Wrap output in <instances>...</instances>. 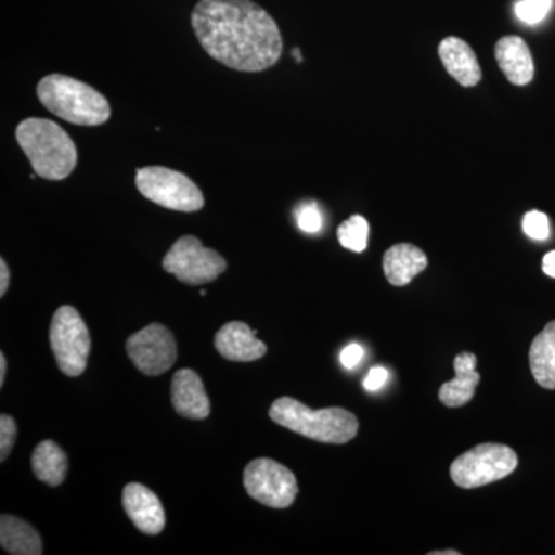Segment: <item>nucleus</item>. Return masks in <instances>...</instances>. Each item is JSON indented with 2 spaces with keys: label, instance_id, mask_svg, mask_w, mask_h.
I'll return each instance as SVG.
<instances>
[{
  "label": "nucleus",
  "instance_id": "nucleus-6",
  "mask_svg": "<svg viewBox=\"0 0 555 555\" xmlns=\"http://www.w3.org/2000/svg\"><path fill=\"white\" fill-rule=\"evenodd\" d=\"M51 350L62 374L79 377L86 372L91 350L89 327L72 306H62L54 312L50 327Z\"/></svg>",
  "mask_w": 555,
  "mask_h": 555
},
{
  "label": "nucleus",
  "instance_id": "nucleus-29",
  "mask_svg": "<svg viewBox=\"0 0 555 555\" xmlns=\"http://www.w3.org/2000/svg\"><path fill=\"white\" fill-rule=\"evenodd\" d=\"M542 268L543 272H545L547 276L555 278V250L545 255Z\"/></svg>",
  "mask_w": 555,
  "mask_h": 555
},
{
  "label": "nucleus",
  "instance_id": "nucleus-2",
  "mask_svg": "<svg viewBox=\"0 0 555 555\" xmlns=\"http://www.w3.org/2000/svg\"><path fill=\"white\" fill-rule=\"evenodd\" d=\"M16 141L40 178L62 181L76 169L78 149L67 131L53 120H22L16 127Z\"/></svg>",
  "mask_w": 555,
  "mask_h": 555
},
{
  "label": "nucleus",
  "instance_id": "nucleus-10",
  "mask_svg": "<svg viewBox=\"0 0 555 555\" xmlns=\"http://www.w3.org/2000/svg\"><path fill=\"white\" fill-rule=\"evenodd\" d=\"M127 356L142 374L159 377L177 363L178 346L169 328L153 323L127 339Z\"/></svg>",
  "mask_w": 555,
  "mask_h": 555
},
{
  "label": "nucleus",
  "instance_id": "nucleus-13",
  "mask_svg": "<svg viewBox=\"0 0 555 555\" xmlns=\"http://www.w3.org/2000/svg\"><path fill=\"white\" fill-rule=\"evenodd\" d=\"M171 403L179 415L190 420H204L210 415L203 379L192 369H181L171 379Z\"/></svg>",
  "mask_w": 555,
  "mask_h": 555
},
{
  "label": "nucleus",
  "instance_id": "nucleus-22",
  "mask_svg": "<svg viewBox=\"0 0 555 555\" xmlns=\"http://www.w3.org/2000/svg\"><path fill=\"white\" fill-rule=\"evenodd\" d=\"M553 9V0H518L516 16L528 25L540 24Z\"/></svg>",
  "mask_w": 555,
  "mask_h": 555
},
{
  "label": "nucleus",
  "instance_id": "nucleus-24",
  "mask_svg": "<svg viewBox=\"0 0 555 555\" xmlns=\"http://www.w3.org/2000/svg\"><path fill=\"white\" fill-rule=\"evenodd\" d=\"M524 232L531 240L545 241L551 235L550 219L543 211H528L524 218Z\"/></svg>",
  "mask_w": 555,
  "mask_h": 555
},
{
  "label": "nucleus",
  "instance_id": "nucleus-8",
  "mask_svg": "<svg viewBox=\"0 0 555 555\" xmlns=\"http://www.w3.org/2000/svg\"><path fill=\"white\" fill-rule=\"evenodd\" d=\"M163 268L181 283L203 286L228 270V261L214 248L204 247L196 236H181L167 251Z\"/></svg>",
  "mask_w": 555,
  "mask_h": 555
},
{
  "label": "nucleus",
  "instance_id": "nucleus-5",
  "mask_svg": "<svg viewBox=\"0 0 555 555\" xmlns=\"http://www.w3.org/2000/svg\"><path fill=\"white\" fill-rule=\"evenodd\" d=\"M137 188L144 198L169 210L193 214L206 204L203 192L188 175L167 167L138 169Z\"/></svg>",
  "mask_w": 555,
  "mask_h": 555
},
{
  "label": "nucleus",
  "instance_id": "nucleus-1",
  "mask_svg": "<svg viewBox=\"0 0 555 555\" xmlns=\"http://www.w3.org/2000/svg\"><path fill=\"white\" fill-rule=\"evenodd\" d=\"M192 28L208 56L236 72H264L283 54L280 27L254 0H199Z\"/></svg>",
  "mask_w": 555,
  "mask_h": 555
},
{
  "label": "nucleus",
  "instance_id": "nucleus-12",
  "mask_svg": "<svg viewBox=\"0 0 555 555\" xmlns=\"http://www.w3.org/2000/svg\"><path fill=\"white\" fill-rule=\"evenodd\" d=\"M215 347L219 356L235 363L257 361L268 353V346L257 338V331H251L241 321H232L219 328L215 335Z\"/></svg>",
  "mask_w": 555,
  "mask_h": 555
},
{
  "label": "nucleus",
  "instance_id": "nucleus-9",
  "mask_svg": "<svg viewBox=\"0 0 555 555\" xmlns=\"http://www.w3.org/2000/svg\"><path fill=\"white\" fill-rule=\"evenodd\" d=\"M244 488L261 505L286 509L298 495V481L288 467L275 460L257 459L244 469Z\"/></svg>",
  "mask_w": 555,
  "mask_h": 555
},
{
  "label": "nucleus",
  "instance_id": "nucleus-19",
  "mask_svg": "<svg viewBox=\"0 0 555 555\" xmlns=\"http://www.w3.org/2000/svg\"><path fill=\"white\" fill-rule=\"evenodd\" d=\"M0 543L3 551L13 555H40L43 553L39 532L27 521L3 514L0 517Z\"/></svg>",
  "mask_w": 555,
  "mask_h": 555
},
{
  "label": "nucleus",
  "instance_id": "nucleus-4",
  "mask_svg": "<svg viewBox=\"0 0 555 555\" xmlns=\"http://www.w3.org/2000/svg\"><path fill=\"white\" fill-rule=\"evenodd\" d=\"M269 415L276 425L320 443H349L357 437L360 426L357 416L346 409L326 408L313 411L291 397L273 401Z\"/></svg>",
  "mask_w": 555,
  "mask_h": 555
},
{
  "label": "nucleus",
  "instance_id": "nucleus-32",
  "mask_svg": "<svg viewBox=\"0 0 555 555\" xmlns=\"http://www.w3.org/2000/svg\"><path fill=\"white\" fill-rule=\"evenodd\" d=\"M294 57H295V60H297L298 62H302V57H301V54H299V50H298V49H295V50H294Z\"/></svg>",
  "mask_w": 555,
  "mask_h": 555
},
{
  "label": "nucleus",
  "instance_id": "nucleus-25",
  "mask_svg": "<svg viewBox=\"0 0 555 555\" xmlns=\"http://www.w3.org/2000/svg\"><path fill=\"white\" fill-rule=\"evenodd\" d=\"M16 437L17 425L13 416L0 415V462H5L7 456L13 451Z\"/></svg>",
  "mask_w": 555,
  "mask_h": 555
},
{
  "label": "nucleus",
  "instance_id": "nucleus-7",
  "mask_svg": "<svg viewBox=\"0 0 555 555\" xmlns=\"http://www.w3.org/2000/svg\"><path fill=\"white\" fill-rule=\"evenodd\" d=\"M518 466V456L506 444L483 443L455 459L451 465V478L463 489L481 488L503 480Z\"/></svg>",
  "mask_w": 555,
  "mask_h": 555
},
{
  "label": "nucleus",
  "instance_id": "nucleus-17",
  "mask_svg": "<svg viewBox=\"0 0 555 555\" xmlns=\"http://www.w3.org/2000/svg\"><path fill=\"white\" fill-rule=\"evenodd\" d=\"M427 268V257L422 248L412 244H396L386 251L383 258V270L386 280L392 286H408L416 275Z\"/></svg>",
  "mask_w": 555,
  "mask_h": 555
},
{
  "label": "nucleus",
  "instance_id": "nucleus-3",
  "mask_svg": "<svg viewBox=\"0 0 555 555\" xmlns=\"http://www.w3.org/2000/svg\"><path fill=\"white\" fill-rule=\"evenodd\" d=\"M38 98L49 112L75 126H102L112 116L104 94L82 80L57 73L40 79Z\"/></svg>",
  "mask_w": 555,
  "mask_h": 555
},
{
  "label": "nucleus",
  "instance_id": "nucleus-18",
  "mask_svg": "<svg viewBox=\"0 0 555 555\" xmlns=\"http://www.w3.org/2000/svg\"><path fill=\"white\" fill-rule=\"evenodd\" d=\"M529 366L537 385L555 390V321L547 323L532 341Z\"/></svg>",
  "mask_w": 555,
  "mask_h": 555
},
{
  "label": "nucleus",
  "instance_id": "nucleus-20",
  "mask_svg": "<svg viewBox=\"0 0 555 555\" xmlns=\"http://www.w3.org/2000/svg\"><path fill=\"white\" fill-rule=\"evenodd\" d=\"M31 467L35 476L43 483L56 488L64 483L68 473V459L60 444L46 440L36 447L31 455Z\"/></svg>",
  "mask_w": 555,
  "mask_h": 555
},
{
  "label": "nucleus",
  "instance_id": "nucleus-31",
  "mask_svg": "<svg viewBox=\"0 0 555 555\" xmlns=\"http://www.w3.org/2000/svg\"><path fill=\"white\" fill-rule=\"evenodd\" d=\"M430 555H460V553H456V551H454V550L434 551V553H430Z\"/></svg>",
  "mask_w": 555,
  "mask_h": 555
},
{
  "label": "nucleus",
  "instance_id": "nucleus-16",
  "mask_svg": "<svg viewBox=\"0 0 555 555\" xmlns=\"http://www.w3.org/2000/svg\"><path fill=\"white\" fill-rule=\"evenodd\" d=\"M438 54L444 68L463 87H474L480 82L481 69L476 53L467 42L459 38H447L438 47Z\"/></svg>",
  "mask_w": 555,
  "mask_h": 555
},
{
  "label": "nucleus",
  "instance_id": "nucleus-14",
  "mask_svg": "<svg viewBox=\"0 0 555 555\" xmlns=\"http://www.w3.org/2000/svg\"><path fill=\"white\" fill-rule=\"evenodd\" d=\"M495 60L514 86H528L534 78V61L524 39L518 36H505L496 42Z\"/></svg>",
  "mask_w": 555,
  "mask_h": 555
},
{
  "label": "nucleus",
  "instance_id": "nucleus-21",
  "mask_svg": "<svg viewBox=\"0 0 555 555\" xmlns=\"http://www.w3.org/2000/svg\"><path fill=\"white\" fill-rule=\"evenodd\" d=\"M338 241L347 250L361 251L366 250L369 241V222L361 215H353L343 222L338 228Z\"/></svg>",
  "mask_w": 555,
  "mask_h": 555
},
{
  "label": "nucleus",
  "instance_id": "nucleus-15",
  "mask_svg": "<svg viewBox=\"0 0 555 555\" xmlns=\"http://www.w3.org/2000/svg\"><path fill=\"white\" fill-rule=\"evenodd\" d=\"M455 378L441 385L438 398L448 408H462L476 396L480 374L477 372V357L462 352L454 360Z\"/></svg>",
  "mask_w": 555,
  "mask_h": 555
},
{
  "label": "nucleus",
  "instance_id": "nucleus-30",
  "mask_svg": "<svg viewBox=\"0 0 555 555\" xmlns=\"http://www.w3.org/2000/svg\"><path fill=\"white\" fill-rule=\"evenodd\" d=\"M5 375H7V358L3 353H0V387L5 385Z\"/></svg>",
  "mask_w": 555,
  "mask_h": 555
},
{
  "label": "nucleus",
  "instance_id": "nucleus-28",
  "mask_svg": "<svg viewBox=\"0 0 555 555\" xmlns=\"http://www.w3.org/2000/svg\"><path fill=\"white\" fill-rule=\"evenodd\" d=\"M10 286V269L5 259H0V297H5Z\"/></svg>",
  "mask_w": 555,
  "mask_h": 555
},
{
  "label": "nucleus",
  "instance_id": "nucleus-26",
  "mask_svg": "<svg viewBox=\"0 0 555 555\" xmlns=\"http://www.w3.org/2000/svg\"><path fill=\"white\" fill-rule=\"evenodd\" d=\"M363 357V347L357 345V343H352V345L346 346L345 349H343L341 356H339V361H341L343 366L346 369H353L360 364Z\"/></svg>",
  "mask_w": 555,
  "mask_h": 555
},
{
  "label": "nucleus",
  "instance_id": "nucleus-11",
  "mask_svg": "<svg viewBox=\"0 0 555 555\" xmlns=\"http://www.w3.org/2000/svg\"><path fill=\"white\" fill-rule=\"evenodd\" d=\"M122 505L127 516L144 534L158 535L166 528V511L163 503L147 486L127 485L122 492Z\"/></svg>",
  "mask_w": 555,
  "mask_h": 555
},
{
  "label": "nucleus",
  "instance_id": "nucleus-23",
  "mask_svg": "<svg viewBox=\"0 0 555 555\" xmlns=\"http://www.w3.org/2000/svg\"><path fill=\"white\" fill-rule=\"evenodd\" d=\"M295 218H297L298 228L302 232L318 233L323 229V215H321L317 203L299 204L295 210Z\"/></svg>",
  "mask_w": 555,
  "mask_h": 555
},
{
  "label": "nucleus",
  "instance_id": "nucleus-27",
  "mask_svg": "<svg viewBox=\"0 0 555 555\" xmlns=\"http://www.w3.org/2000/svg\"><path fill=\"white\" fill-rule=\"evenodd\" d=\"M387 378H389V372L385 367H372L363 382L364 389L375 392L386 385Z\"/></svg>",
  "mask_w": 555,
  "mask_h": 555
}]
</instances>
